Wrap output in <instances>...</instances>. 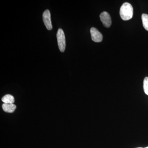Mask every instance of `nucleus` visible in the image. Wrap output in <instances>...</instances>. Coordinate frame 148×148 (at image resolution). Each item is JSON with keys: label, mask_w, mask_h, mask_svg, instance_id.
I'll list each match as a JSON object with an SVG mask.
<instances>
[{"label": "nucleus", "mask_w": 148, "mask_h": 148, "mask_svg": "<svg viewBox=\"0 0 148 148\" xmlns=\"http://www.w3.org/2000/svg\"><path fill=\"white\" fill-rule=\"evenodd\" d=\"M133 14V9L130 3H125L122 5L120 10V15L122 19L124 21L132 18Z\"/></svg>", "instance_id": "f257e3e1"}, {"label": "nucleus", "mask_w": 148, "mask_h": 148, "mask_svg": "<svg viewBox=\"0 0 148 148\" xmlns=\"http://www.w3.org/2000/svg\"><path fill=\"white\" fill-rule=\"evenodd\" d=\"M56 37L59 50L61 52H64L66 49V38L64 32L62 29H58Z\"/></svg>", "instance_id": "f03ea898"}, {"label": "nucleus", "mask_w": 148, "mask_h": 148, "mask_svg": "<svg viewBox=\"0 0 148 148\" xmlns=\"http://www.w3.org/2000/svg\"><path fill=\"white\" fill-rule=\"evenodd\" d=\"M43 21L47 29L48 30H51L52 29V25L51 19V14L48 10L45 11L43 13Z\"/></svg>", "instance_id": "7ed1b4c3"}, {"label": "nucleus", "mask_w": 148, "mask_h": 148, "mask_svg": "<svg viewBox=\"0 0 148 148\" xmlns=\"http://www.w3.org/2000/svg\"><path fill=\"white\" fill-rule=\"evenodd\" d=\"M91 38L93 41L96 42H100L103 40V36L102 34L99 31L95 28L92 27L90 30Z\"/></svg>", "instance_id": "20e7f679"}, {"label": "nucleus", "mask_w": 148, "mask_h": 148, "mask_svg": "<svg viewBox=\"0 0 148 148\" xmlns=\"http://www.w3.org/2000/svg\"><path fill=\"white\" fill-rule=\"evenodd\" d=\"M100 19L103 23V26L106 28H109L112 24L111 16L107 12L104 11L100 15Z\"/></svg>", "instance_id": "39448f33"}, {"label": "nucleus", "mask_w": 148, "mask_h": 148, "mask_svg": "<svg viewBox=\"0 0 148 148\" xmlns=\"http://www.w3.org/2000/svg\"><path fill=\"white\" fill-rule=\"evenodd\" d=\"M3 110L7 113H12L15 111L16 106L14 104H5L4 103L2 105Z\"/></svg>", "instance_id": "423d86ee"}, {"label": "nucleus", "mask_w": 148, "mask_h": 148, "mask_svg": "<svg viewBox=\"0 0 148 148\" xmlns=\"http://www.w3.org/2000/svg\"><path fill=\"white\" fill-rule=\"evenodd\" d=\"M2 101L5 104H14V98L10 94H7L2 98Z\"/></svg>", "instance_id": "0eeeda50"}, {"label": "nucleus", "mask_w": 148, "mask_h": 148, "mask_svg": "<svg viewBox=\"0 0 148 148\" xmlns=\"http://www.w3.org/2000/svg\"><path fill=\"white\" fill-rule=\"evenodd\" d=\"M142 21L143 27L147 31H148V15L146 14H143L142 15Z\"/></svg>", "instance_id": "6e6552de"}, {"label": "nucleus", "mask_w": 148, "mask_h": 148, "mask_svg": "<svg viewBox=\"0 0 148 148\" xmlns=\"http://www.w3.org/2000/svg\"><path fill=\"white\" fill-rule=\"evenodd\" d=\"M143 88L146 95H148V77H146L144 80Z\"/></svg>", "instance_id": "1a4fd4ad"}, {"label": "nucleus", "mask_w": 148, "mask_h": 148, "mask_svg": "<svg viewBox=\"0 0 148 148\" xmlns=\"http://www.w3.org/2000/svg\"><path fill=\"white\" fill-rule=\"evenodd\" d=\"M148 148V147H145V148L139 147V148Z\"/></svg>", "instance_id": "9d476101"}]
</instances>
